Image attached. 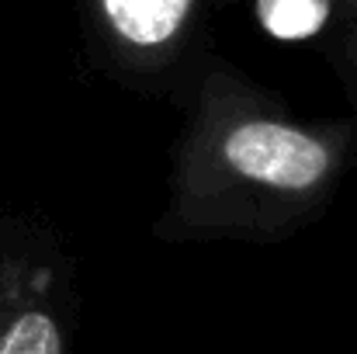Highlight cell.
Here are the masks:
<instances>
[{
    "label": "cell",
    "instance_id": "4",
    "mask_svg": "<svg viewBox=\"0 0 357 354\" xmlns=\"http://www.w3.org/2000/svg\"><path fill=\"white\" fill-rule=\"evenodd\" d=\"M0 354H59V330L42 313H24L3 334Z\"/></svg>",
    "mask_w": 357,
    "mask_h": 354
},
{
    "label": "cell",
    "instance_id": "2",
    "mask_svg": "<svg viewBox=\"0 0 357 354\" xmlns=\"http://www.w3.org/2000/svg\"><path fill=\"white\" fill-rule=\"evenodd\" d=\"M188 7L191 0H105L108 21L135 45L167 42L181 28Z\"/></svg>",
    "mask_w": 357,
    "mask_h": 354
},
{
    "label": "cell",
    "instance_id": "1",
    "mask_svg": "<svg viewBox=\"0 0 357 354\" xmlns=\"http://www.w3.org/2000/svg\"><path fill=\"white\" fill-rule=\"evenodd\" d=\"M226 160L239 174L281 191H305L330 170V149L319 139L278 121H246L233 128Z\"/></svg>",
    "mask_w": 357,
    "mask_h": 354
},
{
    "label": "cell",
    "instance_id": "3",
    "mask_svg": "<svg viewBox=\"0 0 357 354\" xmlns=\"http://www.w3.org/2000/svg\"><path fill=\"white\" fill-rule=\"evenodd\" d=\"M260 21L274 38H309L330 17V0H260Z\"/></svg>",
    "mask_w": 357,
    "mask_h": 354
}]
</instances>
